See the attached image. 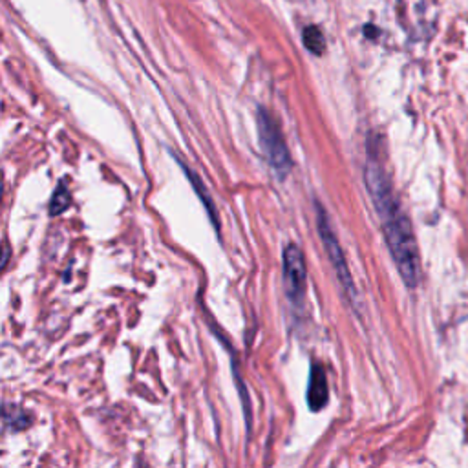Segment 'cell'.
<instances>
[{
  "instance_id": "obj_4",
  "label": "cell",
  "mask_w": 468,
  "mask_h": 468,
  "mask_svg": "<svg viewBox=\"0 0 468 468\" xmlns=\"http://www.w3.org/2000/svg\"><path fill=\"white\" fill-rule=\"evenodd\" d=\"M283 288L289 302L295 307H302L307 289V271L306 260L300 247L289 244L283 249Z\"/></svg>"
},
{
  "instance_id": "obj_8",
  "label": "cell",
  "mask_w": 468,
  "mask_h": 468,
  "mask_svg": "<svg viewBox=\"0 0 468 468\" xmlns=\"http://www.w3.org/2000/svg\"><path fill=\"white\" fill-rule=\"evenodd\" d=\"M70 203H72V196H70L68 189L64 187V183H61L55 190L54 198H52V203H49V214H63L64 210L70 207Z\"/></svg>"
},
{
  "instance_id": "obj_3",
  "label": "cell",
  "mask_w": 468,
  "mask_h": 468,
  "mask_svg": "<svg viewBox=\"0 0 468 468\" xmlns=\"http://www.w3.org/2000/svg\"><path fill=\"white\" fill-rule=\"evenodd\" d=\"M315 214H317V229L318 236H320L322 244L326 247L327 258L332 262L333 269H335L336 278L341 282L342 289L346 292V297L350 298L351 302L355 300L357 292L355 286H353V278H351L350 269L346 265V258H344V253H342V247L338 244V238H336L335 231L332 227V221H329V216H327L326 209L322 207V203H315Z\"/></svg>"
},
{
  "instance_id": "obj_7",
  "label": "cell",
  "mask_w": 468,
  "mask_h": 468,
  "mask_svg": "<svg viewBox=\"0 0 468 468\" xmlns=\"http://www.w3.org/2000/svg\"><path fill=\"white\" fill-rule=\"evenodd\" d=\"M304 46H306L313 55H322L326 52V39L322 35L320 29L317 26H307L304 29Z\"/></svg>"
},
{
  "instance_id": "obj_2",
  "label": "cell",
  "mask_w": 468,
  "mask_h": 468,
  "mask_svg": "<svg viewBox=\"0 0 468 468\" xmlns=\"http://www.w3.org/2000/svg\"><path fill=\"white\" fill-rule=\"evenodd\" d=\"M256 125H258V137L263 156L278 180H286L292 169V161L280 127L265 108H258Z\"/></svg>"
},
{
  "instance_id": "obj_5",
  "label": "cell",
  "mask_w": 468,
  "mask_h": 468,
  "mask_svg": "<svg viewBox=\"0 0 468 468\" xmlns=\"http://www.w3.org/2000/svg\"><path fill=\"white\" fill-rule=\"evenodd\" d=\"M329 400V386H327L326 371L320 364L311 366L309 371V386H307V405L311 412H320L326 408Z\"/></svg>"
},
{
  "instance_id": "obj_6",
  "label": "cell",
  "mask_w": 468,
  "mask_h": 468,
  "mask_svg": "<svg viewBox=\"0 0 468 468\" xmlns=\"http://www.w3.org/2000/svg\"><path fill=\"white\" fill-rule=\"evenodd\" d=\"M180 165H181V169H183V172H185V174H187V178H189V181H190V183H192V185H194V189H196V194L200 196V198H201V201H203V203H205V207H207V212H209V216H210V221H212V225H214V229H216V231H219L218 218H216L214 207H212V200H210V198H209V194H207V189H205L203 181H201L200 178H198V174H196L194 171H190L189 166H185V165H183V163H181V161H180Z\"/></svg>"
},
{
  "instance_id": "obj_1",
  "label": "cell",
  "mask_w": 468,
  "mask_h": 468,
  "mask_svg": "<svg viewBox=\"0 0 468 468\" xmlns=\"http://www.w3.org/2000/svg\"><path fill=\"white\" fill-rule=\"evenodd\" d=\"M364 183L370 190L371 201L375 205L380 218L384 240L390 249L395 267L399 271L403 282L408 288H417L421 280V263L417 242L408 216L400 209L399 201L393 194L390 176L377 157L370 156L364 169Z\"/></svg>"
}]
</instances>
